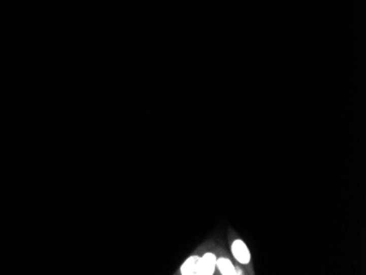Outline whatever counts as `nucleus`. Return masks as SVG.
Here are the masks:
<instances>
[{"mask_svg": "<svg viewBox=\"0 0 366 275\" xmlns=\"http://www.w3.org/2000/svg\"><path fill=\"white\" fill-rule=\"evenodd\" d=\"M231 251L234 257L236 258L240 263L247 264L250 261V252L243 240H235L231 246Z\"/></svg>", "mask_w": 366, "mask_h": 275, "instance_id": "1", "label": "nucleus"}, {"mask_svg": "<svg viewBox=\"0 0 366 275\" xmlns=\"http://www.w3.org/2000/svg\"><path fill=\"white\" fill-rule=\"evenodd\" d=\"M216 266V257L213 253H206L199 260L198 265V274L203 275H211L214 273Z\"/></svg>", "mask_w": 366, "mask_h": 275, "instance_id": "2", "label": "nucleus"}, {"mask_svg": "<svg viewBox=\"0 0 366 275\" xmlns=\"http://www.w3.org/2000/svg\"><path fill=\"white\" fill-rule=\"evenodd\" d=\"M201 258L191 257L181 266L182 274H198V265Z\"/></svg>", "mask_w": 366, "mask_h": 275, "instance_id": "3", "label": "nucleus"}, {"mask_svg": "<svg viewBox=\"0 0 366 275\" xmlns=\"http://www.w3.org/2000/svg\"><path fill=\"white\" fill-rule=\"evenodd\" d=\"M216 265L224 275H232L237 274L236 269H235L232 263L228 259L226 258H220L219 260H216Z\"/></svg>", "mask_w": 366, "mask_h": 275, "instance_id": "4", "label": "nucleus"}]
</instances>
